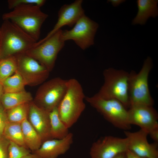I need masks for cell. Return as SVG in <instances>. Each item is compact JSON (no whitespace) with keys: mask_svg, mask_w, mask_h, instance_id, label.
Wrapping results in <instances>:
<instances>
[{"mask_svg":"<svg viewBox=\"0 0 158 158\" xmlns=\"http://www.w3.org/2000/svg\"><path fill=\"white\" fill-rule=\"evenodd\" d=\"M22 158H40V157L36 154L32 153V154L30 153Z\"/></svg>","mask_w":158,"mask_h":158,"instance_id":"32","label":"cell"},{"mask_svg":"<svg viewBox=\"0 0 158 158\" xmlns=\"http://www.w3.org/2000/svg\"><path fill=\"white\" fill-rule=\"evenodd\" d=\"M49 114L36 105L33 101L29 103L28 119L39 135L43 142L52 139Z\"/></svg>","mask_w":158,"mask_h":158,"instance_id":"15","label":"cell"},{"mask_svg":"<svg viewBox=\"0 0 158 158\" xmlns=\"http://www.w3.org/2000/svg\"><path fill=\"white\" fill-rule=\"evenodd\" d=\"M124 133L128 140V150L144 158H158V143L148 142L147 132L140 129L134 132L124 131Z\"/></svg>","mask_w":158,"mask_h":158,"instance_id":"13","label":"cell"},{"mask_svg":"<svg viewBox=\"0 0 158 158\" xmlns=\"http://www.w3.org/2000/svg\"><path fill=\"white\" fill-rule=\"evenodd\" d=\"M3 135L10 141L28 148L24 139L21 123L8 122Z\"/></svg>","mask_w":158,"mask_h":158,"instance_id":"21","label":"cell"},{"mask_svg":"<svg viewBox=\"0 0 158 158\" xmlns=\"http://www.w3.org/2000/svg\"><path fill=\"white\" fill-rule=\"evenodd\" d=\"M17 71L26 85L34 86L42 84L48 78L49 72L43 65L25 53L16 55Z\"/></svg>","mask_w":158,"mask_h":158,"instance_id":"10","label":"cell"},{"mask_svg":"<svg viewBox=\"0 0 158 158\" xmlns=\"http://www.w3.org/2000/svg\"><path fill=\"white\" fill-rule=\"evenodd\" d=\"M29 103L22 104L6 110L8 121L21 123L28 119Z\"/></svg>","mask_w":158,"mask_h":158,"instance_id":"24","label":"cell"},{"mask_svg":"<svg viewBox=\"0 0 158 158\" xmlns=\"http://www.w3.org/2000/svg\"><path fill=\"white\" fill-rule=\"evenodd\" d=\"M25 83L20 75L17 71L3 83L4 93H12L25 91Z\"/></svg>","mask_w":158,"mask_h":158,"instance_id":"22","label":"cell"},{"mask_svg":"<svg viewBox=\"0 0 158 158\" xmlns=\"http://www.w3.org/2000/svg\"><path fill=\"white\" fill-rule=\"evenodd\" d=\"M40 8L31 4L20 5L4 13L2 19L14 23L37 42L42 26L48 16Z\"/></svg>","mask_w":158,"mask_h":158,"instance_id":"1","label":"cell"},{"mask_svg":"<svg viewBox=\"0 0 158 158\" xmlns=\"http://www.w3.org/2000/svg\"><path fill=\"white\" fill-rule=\"evenodd\" d=\"M158 2L157 0H137L138 12L132 24L144 25L150 17H157L158 15Z\"/></svg>","mask_w":158,"mask_h":158,"instance_id":"17","label":"cell"},{"mask_svg":"<svg viewBox=\"0 0 158 158\" xmlns=\"http://www.w3.org/2000/svg\"><path fill=\"white\" fill-rule=\"evenodd\" d=\"M73 140V134L69 133L62 139L47 140L43 142L40 148L32 153L36 154L40 158H57L69 149Z\"/></svg>","mask_w":158,"mask_h":158,"instance_id":"16","label":"cell"},{"mask_svg":"<svg viewBox=\"0 0 158 158\" xmlns=\"http://www.w3.org/2000/svg\"><path fill=\"white\" fill-rule=\"evenodd\" d=\"M62 30H59L45 40L37 41L25 53L51 72L54 67L59 52L65 45L61 37Z\"/></svg>","mask_w":158,"mask_h":158,"instance_id":"7","label":"cell"},{"mask_svg":"<svg viewBox=\"0 0 158 158\" xmlns=\"http://www.w3.org/2000/svg\"><path fill=\"white\" fill-rule=\"evenodd\" d=\"M46 1L45 0H8L7 1L8 7L13 9L15 7L22 4H31L41 7Z\"/></svg>","mask_w":158,"mask_h":158,"instance_id":"26","label":"cell"},{"mask_svg":"<svg viewBox=\"0 0 158 158\" xmlns=\"http://www.w3.org/2000/svg\"><path fill=\"white\" fill-rule=\"evenodd\" d=\"M85 99L115 127L124 131L131 128L128 110L118 100L115 99H104L95 95L85 97Z\"/></svg>","mask_w":158,"mask_h":158,"instance_id":"6","label":"cell"},{"mask_svg":"<svg viewBox=\"0 0 158 158\" xmlns=\"http://www.w3.org/2000/svg\"><path fill=\"white\" fill-rule=\"evenodd\" d=\"M126 154L127 158H144L128 150L126 152Z\"/></svg>","mask_w":158,"mask_h":158,"instance_id":"30","label":"cell"},{"mask_svg":"<svg viewBox=\"0 0 158 158\" xmlns=\"http://www.w3.org/2000/svg\"><path fill=\"white\" fill-rule=\"evenodd\" d=\"M151 138L154 141V142L158 143V128H156L149 133Z\"/></svg>","mask_w":158,"mask_h":158,"instance_id":"29","label":"cell"},{"mask_svg":"<svg viewBox=\"0 0 158 158\" xmlns=\"http://www.w3.org/2000/svg\"><path fill=\"white\" fill-rule=\"evenodd\" d=\"M25 142L32 152L38 150L43 142L39 135L26 119L21 123Z\"/></svg>","mask_w":158,"mask_h":158,"instance_id":"18","label":"cell"},{"mask_svg":"<svg viewBox=\"0 0 158 158\" xmlns=\"http://www.w3.org/2000/svg\"><path fill=\"white\" fill-rule=\"evenodd\" d=\"M153 65L151 58L148 56L138 73L133 71L129 73L128 89L130 106L136 104L153 106L154 101L148 84L149 75Z\"/></svg>","mask_w":158,"mask_h":158,"instance_id":"5","label":"cell"},{"mask_svg":"<svg viewBox=\"0 0 158 158\" xmlns=\"http://www.w3.org/2000/svg\"><path fill=\"white\" fill-rule=\"evenodd\" d=\"M27 148L10 141L8 148V158H22L30 153Z\"/></svg>","mask_w":158,"mask_h":158,"instance_id":"25","label":"cell"},{"mask_svg":"<svg viewBox=\"0 0 158 158\" xmlns=\"http://www.w3.org/2000/svg\"><path fill=\"white\" fill-rule=\"evenodd\" d=\"M125 1L124 0H109L107 1V2H111L114 7H116Z\"/></svg>","mask_w":158,"mask_h":158,"instance_id":"31","label":"cell"},{"mask_svg":"<svg viewBox=\"0 0 158 158\" xmlns=\"http://www.w3.org/2000/svg\"><path fill=\"white\" fill-rule=\"evenodd\" d=\"M82 0H76L69 4H64L58 12V20L53 29L41 41L49 37L65 25L73 27L84 13L82 7Z\"/></svg>","mask_w":158,"mask_h":158,"instance_id":"14","label":"cell"},{"mask_svg":"<svg viewBox=\"0 0 158 158\" xmlns=\"http://www.w3.org/2000/svg\"><path fill=\"white\" fill-rule=\"evenodd\" d=\"M17 64L15 56L0 59V83L2 85L8 78L17 71Z\"/></svg>","mask_w":158,"mask_h":158,"instance_id":"23","label":"cell"},{"mask_svg":"<svg viewBox=\"0 0 158 158\" xmlns=\"http://www.w3.org/2000/svg\"><path fill=\"white\" fill-rule=\"evenodd\" d=\"M128 110L130 124L137 125L148 133L158 128V115L153 107L142 104L131 105Z\"/></svg>","mask_w":158,"mask_h":158,"instance_id":"12","label":"cell"},{"mask_svg":"<svg viewBox=\"0 0 158 158\" xmlns=\"http://www.w3.org/2000/svg\"><path fill=\"white\" fill-rule=\"evenodd\" d=\"M129 73L123 70L112 68L103 72L104 83L95 95L106 99H115L120 102L126 108L130 104L128 93Z\"/></svg>","mask_w":158,"mask_h":158,"instance_id":"4","label":"cell"},{"mask_svg":"<svg viewBox=\"0 0 158 158\" xmlns=\"http://www.w3.org/2000/svg\"><path fill=\"white\" fill-rule=\"evenodd\" d=\"M127 138L112 136H104L92 144L90 151L91 158H113L128 150Z\"/></svg>","mask_w":158,"mask_h":158,"instance_id":"11","label":"cell"},{"mask_svg":"<svg viewBox=\"0 0 158 158\" xmlns=\"http://www.w3.org/2000/svg\"><path fill=\"white\" fill-rule=\"evenodd\" d=\"M113 158H127L126 152L120 153L116 155Z\"/></svg>","mask_w":158,"mask_h":158,"instance_id":"33","label":"cell"},{"mask_svg":"<svg viewBox=\"0 0 158 158\" xmlns=\"http://www.w3.org/2000/svg\"><path fill=\"white\" fill-rule=\"evenodd\" d=\"M8 122L6 110L0 104V137L3 135L5 127Z\"/></svg>","mask_w":158,"mask_h":158,"instance_id":"28","label":"cell"},{"mask_svg":"<svg viewBox=\"0 0 158 158\" xmlns=\"http://www.w3.org/2000/svg\"><path fill=\"white\" fill-rule=\"evenodd\" d=\"M58 107L54 109L49 114L50 121V133L52 139H62L69 134L68 128L61 120Z\"/></svg>","mask_w":158,"mask_h":158,"instance_id":"20","label":"cell"},{"mask_svg":"<svg viewBox=\"0 0 158 158\" xmlns=\"http://www.w3.org/2000/svg\"><path fill=\"white\" fill-rule=\"evenodd\" d=\"M98 24L90 19L85 14L82 16L70 30H62V40H72L83 50L88 48L94 43L95 34Z\"/></svg>","mask_w":158,"mask_h":158,"instance_id":"9","label":"cell"},{"mask_svg":"<svg viewBox=\"0 0 158 158\" xmlns=\"http://www.w3.org/2000/svg\"><path fill=\"white\" fill-rule=\"evenodd\" d=\"M10 141L3 135L0 137V158H8V148Z\"/></svg>","mask_w":158,"mask_h":158,"instance_id":"27","label":"cell"},{"mask_svg":"<svg viewBox=\"0 0 158 158\" xmlns=\"http://www.w3.org/2000/svg\"><path fill=\"white\" fill-rule=\"evenodd\" d=\"M31 94L26 91L12 93H4L1 103L5 110L18 105L30 103L33 100Z\"/></svg>","mask_w":158,"mask_h":158,"instance_id":"19","label":"cell"},{"mask_svg":"<svg viewBox=\"0 0 158 158\" xmlns=\"http://www.w3.org/2000/svg\"><path fill=\"white\" fill-rule=\"evenodd\" d=\"M4 94V91L2 85L0 83V104L1 97Z\"/></svg>","mask_w":158,"mask_h":158,"instance_id":"34","label":"cell"},{"mask_svg":"<svg viewBox=\"0 0 158 158\" xmlns=\"http://www.w3.org/2000/svg\"><path fill=\"white\" fill-rule=\"evenodd\" d=\"M82 86L75 78L67 80L66 92L58 106L59 117L68 128L77 121L85 108Z\"/></svg>","mask_w":158,"mask_h":158,"instance_id":"3","label":"cell"},{"mask_svg":"<svg viewBox=\"0 0 158 158\" xmlns=\"http://www.w3.org/2000/svg\"><path fill=\"white\" fill-rule=\"evenodd\" d=\"M67 80L60 77L44 82L38 88L33 102L37 106L49 113L58 107L66 92Z\"/></svg>","mask_w":158,"mask_h":158,"instance_id":"8","label":"cell"},{"mask_svg":"<svg viewBox=\"0 0 158 158\" xmlns=\"http://www.w3.org/2000/svg\"><path fill=\"white\" fill-rule=\"evenodd\" d=\"M37 42L14 23L4 20L0 28V59L25 53Z\"/></svg>","mask_w":158,"mask_h":158,"instance_id":"2","label":"cell"}]
</instances>
